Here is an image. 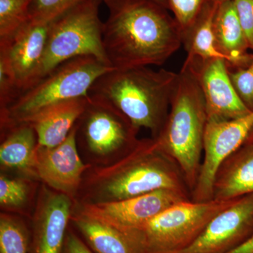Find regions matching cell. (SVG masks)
Segmentation results:
<instances>
[{
    "label": "cell",
    "mask_w": 253,
    "mask_h": 253,
    "mask_svg": "<svg viewBox=\"0 0 253 253\" xmlns=\"http://www.w3.org/2000/svg\"><path fill=\"white\" fill-rule=\"evenodd\" d=\"M212 1H216L217 3L222 2V1H226V0H212Z\"/></svg>",
    "instance_id": "d6a6232c"
},
{
    "label": "cell",
    "mask_w": 253,
    "mask_h": 253,
    "mask_svg": "<svg viewBox=\"0 0 253 253\" xmlns=\"http://www.w3.org/2000/svg\"><path fill=\"white\" fill-rule=\"evenodd\" d=\"M101 2L81 0L49 22L45 51L35 84L59 65L79 56H94L110 66L103 45Z\"/></svg>",
    "instance_id": "52a82bcc"
},
{
    "label": "cell",
    "mask_w": 253,
    "mask_h": 253,
    "mask_svg": "<svg viewBox=\"0 0 253 253\" xmlns=\"http://www.w3.org/2000/svg\"><path fill=\"white\" fill-rule=\"evenodd\" d=\"M228 253H253V235L244 244Z\"/></svg>",
    "instance_id": "f546056e"
},
{
    "label": "cell",
    "mask_w": 253,
    "mask_h": 253,
    "mask_svg": "<svg viewBox=\"0 0 253 253\" xmlns=\"http://www.w3.org/2000/svg\"><path fill=\"white\" fill-rule=\"evenodd\" d=\"M86 168L78 154L76 126L59 146L51 149L37 146V174L60 194L68 196L74 194Z\"/></svg>",
    "instance_id": "5bb4252c"
},
{
    "label": "cell",
    "mask_w": 253,
    "mask_h": 253,
    "mask_svg": "<svg viewBox=\"0 0 253 253\" xmlns=\"http://www.w3.org/2000/svg\"><path fill=\"white\" fill-rule=\"evenodd\" d=\"M103 28L108 63L115 69L162 66L182 45L169 10L155 0H104Z\"/></svg>",
    "instance_id": "6da1fadb"
},
{
    "label": "cell",
    "mask_w": 253,
    "mask_h": 253,
    "mask_svg": "<svg viewBox=\"0 0 253 253\" xmlns=\"http://www.w3.org/2000/svg\"><path fill=\"white\" fill-rule=\"evenodd\" d=\"M160 189H171L191 196L179 166L160 149L154 139H144L111 168L101 183L109 201H121Z\"/></svg>",
    "instance_id": "277c9868"
},
{
    "label": "cell",
    "mask_w": 253,
    "mask_h": 253,
    "mask_svg": "<svg viewBox=\"0 0 253 253\" xmlns=\"http://www.w3.org/2000/svg\"><path fill=\"white\" fill-rule=\"evenodd\" d=\"M111 69L94 56H79L65 61L1 113L3 126L23 122L53 105L86 97L95 81Z\"/></svg>",
    "instance_id": "8992f818"
},
{
    "label": "cell",
    "mask_w": 253,
    "mask_h": 253,
    "mask_svg": "<svg viewBox=\"0 0 253 253\" xmlns=\"http://www.w3.org/2000/svg\"><path fill=\"white\" fill-rule=\"evenodd\" d=\"M187 200H191L189 194L160 189L121 201L87 204L82 214L124 231L141 225L173 205Z\"/></svg>",
    "instance_id": "4fadbf2b"
},
{
    "label": "cell",
    "mask_w": 253,
    "mask_h": 253,
    "mask_svg": "<svg viewBox=\"0 0 253 253\" xmlns=\"http://www.w3.org/2000/svg\"><path fill=\"white\" fill-rule=\"evenodd\" d=\"M11 130L0 147V163L5 168L35 169L38 137L28 123L7 126Z\"/></svg>",
    "instance_id": "ffe728a7"
},
{
    "label": "cell",
    "mask_w": 253,
    "mask_h": 253,
    "mask_svg": "<svg viewBox=\"0 0 253 253\" xmlns=\"http://www.w3.org/2000/svg\"><path fill=\"white\" fill-rule=\"evenodd\" d=\"M27 186L22 181L0 177V204L1 206L18 207L24 204L27 198Z\"/></svg>",
    "instance_id": "4316f807"
},
{
    "label": "cell",
    "mask_w": 253,
    "mask_h": 253,
    "mask_svg": "<svg viewBox=\"0 0 253 253\" xmlns=\"http://www.w3.org/2000/svg\"><path fill=\"white\" fill-rule=\"evenodd\" d=\"M88 98L53 105L23 121L34 128L38 146L51 149L66 140L85 109Z\"/></svg>",
    "instance_id": "e0dca14e"
},
{
    "label": "cell",
    "mask_w": 253,
    "mask_h": 253,
    "mask_svg": "<svg viewBox=\"0 0 253 253\" xmlns=\"http://www.w3.org/2000/svg\"><path fill=\"white\" fill-rule=\"evenodd\" d=\"M178 76L164 68H113L95 81L89 95L107 101L137 130L146 128L156 138L167 119Z\"/></svg>",
    "instance_id": "7a4b0ae2"
},
{
    "label": "cell",
    "mask_w": 253,
    "mask_h": 253,
    "mask_svg": "<svg viewBox=\"0 0 253 253\" xmlns=\"http://www.w3.org/2000/svg\"><path fill=\"white\" fill-rule=\"evenodd\" d=\"M219 3L209 0L194 23L181 33L186 59H224L215 45L213 22ZM226 61V60H225Z\"/></svg>",
    "instance_id": "d6986e66"
},
{
    "label": "cell",
    "mask_w": 253,
    "mask_h": 253,
    "mask_svg": "<svg viewBox=\"0 0 253 253\" xmlns=\"http://www.w3.org/2000/svg\"><path fill=\"white\" fill-rule=\"evenodd\" d=\"M253 235V194L236 199L208 223L189 247L171 253H228Z\"/></svg>",
    "instance_id": "8fae6325"
},
{
    "label": "cell",
    "mask_w": 253,
    "mask_h": 253,
    "mask_svg": "<svg viewBox=\"0 0 253 253\" xmlns=\"http://www.w3.org/2000/svg\"><path fill=\"white\" fill-rule=\"evenodd\" d=\"M253 194V143L246 142L224 160L213 184L212 200L229 201Z\"/></svg>",
    "instance_id": "ac0fdd59"
},
{
    "label": "cell",
    "mask_w": 253,
    "mask_h": 253,
    "mask_svg": "<svg viewBox=\"0 0 253 253\" xmlns=\"http://www.w3.org/2000/svg\"><path fill=\"white\" fill-rule=\"evenodd\" d=\"M178 73L167 119L157 137L153 139L179 166L191 194L202 163L208 116L204 95L194 73L185 65Z\"/></svg>",
    "instance_id": "3957f363"
},
{
    "label": "cell",
    "mask_w": 253,
    "mask_h": 253,
    "mask_svg": "<svg viewBox=\"0 0 253 253\" xmlns=\"http://www.w3.org/2000/svg\"><path fill=\"white\" fill-rule=\"evenodd\" d=\"M155 1H157V2L159 3L160 4L162 5L164 7H166V9H168V0H155Z\"/></svg>",
    "instance_id": "4dcf8cb0"
},
{
    "label": "cell",
    "mask_w": 253,
    "mask_h": 253,
    "mask_svg": "<svg viewBox=\"0 0 253 253\" xmlns=\"http://www.w3.org/2000/svg\"><path fill=\"white\" fill-rule=\"evenodd\" d=\"M204 95L208 121H224L251 112L239 97L230 79L229 66L223 59H186Z\"/></svg>",
    "instance_id": "7c38bea8"
},
{
    "label": "cell",
    "mask_w": 253,
    "mask_h": 253,
    "mask_svg": "<svg viewBox=\"0 0 253 253\" xmlns=\"http://www.w3.org/2000/svg\"><path fill=\"white\" fill-rule=\"evenodd\" d=\"M76 128V134L83 138L88 149L99 156L130 151L139 141L136 138L139 130L124 115L107 101L91 95Z\"/></svg>",
    "instance_id": "ba28073f"
},
{
    "label": "cell",
    "mask_w": 253,
    "mask_h": 253,
    "mask_svg": "<svg viewBox=\"0 0 253 253\" xmlns=\"http://www.w3.org/2000/svg\"><path fill=\"white\" fill-rule=\"evenodd\" d=\"M29 237L26 228L9 216L0 219V253H28Z\"/></svg>",
    "instance_id": "603a6c76"
},
{
    "label": "cell",
    "mask_w": 253,
    "mask_h": 253,
    "mask_svg": "<svg viewBox=\"0 0 253 253\" xmlns=\"http://www.w3.org/2000/svg\"><path fill=\"white\" fill-rule=\"evenodd\" d=\"M49 23L30 20L12 38L0 43V66L11 78L17 97L36 83L45 51Z\"/></svg>",
    "instance_id": "30bf717a"
},
{
    "label": "cell",
    "mask_w": 253,
    "mask_h": 253,
    "mask_svg": "<svg viewBox=\"0 0 253 253\" xmlns=\"http://www.w3.org/2000/svg\"><path fill=\"white\" fill-rule=\"evenodd\" d=\"M231 83L248 109L253 111V58L247 67L229 69Z\"/></svg>",
    "instance_id": "484cf974"
},
{
    "label": "cell",
    "mask_w": 253,
    "mask_h": 253,
    "mask_svg": "<svg viewBox=\"0 0 253 253\" xmlns=\"http://www.w3.org/2000/svg\"><path fill=\"white\" fill-rule=\"evenodd\" d=\"M246 142L253 143V132L251 133V136H249V139H248V141H246Z\"/></svg>",
    "instance_id": "1f68e13d"
},
{
    "label": "cell",
    "mask_w": 253,
    "mask_h": 253,
    "mask_svg": "<svg viewBox=\"0 0 253 253\" xmlns=\"http://www.w3.org/2000/svg\"><path fill=\"white\" fill-rule=\"evenodd\" d=\"M71 203L66 195L48 196L37 216L33 233V253H62Z\"/></svg>",
    "instance_id": "2e32d148"
},
{
    "label": "cell",
    "mask_w": 253,
    "mask_h": 253,
    "mask_svg": "<svg viewBox=\"0 0 253 253\" xmlns=\"http://www.w3.org/2000/svg\"><path fill=\"white\" fill-rule=\"evenodd\" d=\"M236 200L181 201L141 225L120 231L137 253L177 252L191 246L211 219Z\"/></svg>",
    "instance_id": "5b68a950"
},
{
    "label": "cell",
    "mask_w": 253,
    "mask_h": 253,
    "mask_svg": "<svg viewBox=\"0 0 253 253\" xmlns=\"http://www.w3.org/2000/svg\"><path fill=\"white\" fill-rule=\"evenodd\" d=\"M62 253H93L76 234L69 232L66 236Z\"/></svg>",
    "instance_id": "f1b7e54d"
},
{
    "label": "cell",
    "mask_w": 253,
    "mask_h": 253,
    "mask_svg": "<svg viewBox=\"0 0 253 253\" xmlns=\"http://www.w3.org/2000/svg\"><path fill=\"white\" fill-rule=\"evenodd\" d=\"M31 0H0V43L8 41L31 20Z\"/></svg>",
    "instance_id": "7402d4cb"
},
{
    "label": "cell",
    "mask_w": 253,
    "mask_h": 253,
    "mask_svg": "<svg viewBox=\"0 0 253 253\" xmlns=\"http://www.w3.org/2000/svg\"><path fill=\"white\" fill-rule=\"evenodd\" d=\"M73 220L95 253H137L126 236L113 226L83 214Z\"/></svg>",
    "instance_id": "44dd1931"
},
{
    "label": "cell",
    "mask_w": 253,
    "mask_h": 253,
    "mask_svg": "<svg viewBox=\"0 0 253 253\" xmlns=\"http://www.w3.org/2000/svg\"><path fill=\"white\" fill-rule=\"evenodd\" d=\"M253 131V111L246 116L224 121H208L204 155L199 177L191 194L195 202L212 200L213 184L218 168L249 139Z\"/></svg>",
    "instance_id": "9c48e42d"
},
{
    "label": "cell",
    "mask_w": 253,
    "mask_h": 253,
    "mask_svg": "<svg viewBox=\"0 0 253 253\" xmlns=\"http://www.w3.org/2000/svg\"><path fill=\"white\" fill-rule=\"evenodd\" d=\"M209 0H168V9L179 26L181 33L194 22Z\"/></svg>",
    "instance_id": "d4e9b609"
},
{
    "label": "cell",
    "mask_w": 253,
    "mask_h": 253,
    "mask_svg": "<svg viewBox=\"0 0 253 253\" xmlns=\"http://www.w3.org/2000/svg\"><path fill=\"white\" fill-rule=\"evenodd\" d=\"M81 0H31L29 5L31 20L49 23L72 7Z\"/></svg>",
    "instance_id": "cb8c5ba5"
},
{
    "label": "cell",
    "mask_w": 253,
    "mask_h": 253,
    "mask_svg": "<svg viewBox=\"0 0 253 253\" xmlns=\"http://www.w3.org/2000/svg\"><path fill=\"white\" fill-rule=\"evenodd\" d=\"M250 49L253 50V0H234Z\"/></svg>",
    "instance_id": "83f0119b"
},
{
    "label": "cell",
    "mask_w": 253,
    "mask_h": 253,
    "mask_svg": "<svg viewBox=\"0 0 253 253\" xmlns=\"http://www.w3.org/2000/svg\"><path fill=\"white\" fill-rule=\"evenodd\" d=\"M215 45L229 69L247 67L253 54L241 26L234 0L219 3L213 22Z\"/></svg>",
    "instance_id": "9a60e30c"
}]
</instances>
